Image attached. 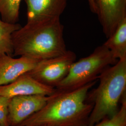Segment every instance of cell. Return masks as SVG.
I'll list each match as a JSON object with an SVG mask.
<instances>
[{"label": "cell", "instance_id": "obj_1", "mask_svg": "<svg viewBox=\"0 0 126 126\" xmlns=\"http://www.w3.org/2000/svg\"><path fill=\"white\" fill-rule=\"evenodd\" d=\"M96 80L72 90H56L44 107L18 126H84L93 108L87 102Z\"/></svg>", "mask_w": 126, "mask_h": 126}, {"label": "cell", "instance_id": "obj_2", "mask_svg": "<svg viewBox=\"0 0 126 126\" xmlns=\"http://www.w3.org/2000/svg\"><path fill=\"white\" fill-rule=\"evenodd\" d=\"M60 18L27 23L12 34L13 56L41 60L67 51Z\"/></svg>", "mask_w": 126, "mask_h": 126}, {"label": "cell", "instance_id": "obj_3", "mask_svg": "<svg viewBox=\"0 0 126 126\" xmlns=\"http://www.w3.org/2000/svg\"><path fill=\"white\" fill-rule=\"evenodd\" d=\"M97 87L89 92L87 102L93 104L87 125L92 126L114 115L120 100L126 95V58L104 70L98 77Z\"/></svg>", "mask_w": 126, "mask_h": 126}, {"label": "cell", "instance_id": "obj_4", "mask_svg": "<svg viewBox=\"0 0 126 126\" xmlns=\"http://www.w3.org/2000/svg\"><path fill=\"white\" fill-rule=\"evenodd\" d=\"M118 60L103 45L98 46L90 55L73 63L67 76L55 89L72 90L96 80L104 70Z\"/></svg>", "mask_w": 126, "mask_h": 126}, {"label": "cell", "instance_id": "obj_5", "mask_svg": "<svg viewBox=\"0 0 126 126\" xmlns=\"http://www.w3.org/2000/svg\"><path fill=\"white\" fill-rule=\"evenodd\" d=\"M76 58L74 52L67 50L62 55L41 60L27 73L41 83L55 88L67 76Z\"/></svg>", "mask_w": 126, "mask_h": 126}, {"label": "cell", "instance_id": "obj_6", "mask_svg": "<svg viewBox=\"0 0 126 126\" xmlns=\"http://www.w3.org/2000/svg\"><path fill=\"white\" fill-rule=\"evenodd\" d=\"M49 96L29 95L16 96L10 99L8 107L9 126H18L43 108Z\"/></svg>", "mask_w": 126, "mask_h": 126}, {"label": "cell", "instance_id": "obj_7", "mask_svg": "<svg viewBox=\"0 0 126 126\" xmlns=\"http://www.w3.org/2000/svg\"><path fill=\"white\" fill-rule=\"evenodd\" d=\"M104 34L108 38L126 18V0H94Z\"/></svg>", "mask_w": 126, "mask_h": 126}, {"label": "cell", "instance_id": "obj_8", "mask_svg": "<svg viewBox=\"0 0 126 126\" xmlns=\"http://www.w3.org/2000/svg\"><path fill=\"white\" fill-rule=\"evenodd\" d=\"M56 91L54 87L41 83L28 73L21 75L11 83L0 86V95L9 98L20 95L50 96Z\"/></svg>", "mask_w": 126, "mask_h": 126}, {"label": "cell", "instance_id": "obj_9", "mask_svg": "<svg viewBox=\"0 0 126 126\" xmlns=\"http://www.w3.org/2000/svg\"><path fill=\"white\" fill-rule=\"evenodd\" d=\"M40 60L25 57L14 59L7 54L0 56V86L15 81L36 66Z\"/></svg>", "mask_w": 126, "mask_h": 126}, {"label": "cell", "instance_id": "obj_10", "mask_svg": "<svg viewBox=\"0 0 126 126\" xmlns=\"http://www.w3.org/2000/svg\"><path fill=\"white\" fill-rule=\"evenodd\" d=\"M27 5V23L60 18L67 0H24Z\"/></svg>", "mask_w": 126, "mask_h": 126}, {"label": "cell", "instance_id": "obj_11", "mask_svg": "<svg viewBox=\"0 0 126 126\" xmlns=\"http://www.w3.org/2000/svg\"><path fill=\"white\" fill-rule=\"evenodd\" d=\"M118 60L126 58V18L103 44Z\"/></svg>", "mask_w": 126, "mask_h": 126}, {"label": "cell", "instance_id": "obj_12", "mask_svg": "<svg viewBox=\"0 0 126 126\" xmlns=\"http://www.w3.org/2000/svg\"><path fill=\"white\" fill-rule=\"evenodd\" d=\"M21 27L17 23H10L0 20V56H13L12 34Z\"/></svg>", "mask_w": 126, "mask_h": 126}, {"label": "cell", "instance_id": "obj_13", "mask_svg": "<svg viewBox=\"0 0 126 126\" xmlns=\"http://www.w3.org/2000/svg\"><path fill=\"white\" fill-rule=\"evenodd\" d=\"M21 0H0V15L2 21L10 23H17Z\"/></svg>", "mask_w": 126, "mask_h": 126}, {"label": "cell", "instance_id": "obj_14", "mask_svg": "<svg viewBox=\"0 0 126 126\" xmlns=\"http://www.w3.org/2000/svg\"><path fill=\"white\" fill-rule=\"evenodd\" d=\"M122 105L116 114L111 118L105 119L92 126H126V97L123 96Z\"/></svg>", "mask_w": 126, "mask_h": 126}, {"label": "cell", "instance_id": "obj_15", "mask_svg": "<svg viewBox=\"0 0 126 126\" xmlns=\"http://www.w3.org/2000/svg\"><path fill=\"white\" fill-rule=\"evenodd\" d=\"M10 99L0 95V126H9L8 122V107Z\"/></svg>", "mask_w": 126, "mask_h": 126}, {"label": "cell", "instance_id": "obj_16", "mask_svg": "<svg viewBox=\"0 0 126 126\" xmlns=\"http://www.w3.org/2000/svg\"><path fill=\"white\" fill-rule=\"evenodd\" d=\"M87 0L89 5L90 10L93 13L96 14V6L95 4L94 0Z\"/></svg>", "mask_w": 126, "mask_h": 126}, {"label": "cell", "instance_id": "obj_17", "mask_svg": "<svg viewBox=\"0 0 126 126\" xmlns=\"http://www.w3.org/2000/svg\"></svg>", "mask_w": 126, "mask_h": 126}, {"label": "cell", "instance_id": "obj_18", "mask_svg": "<svg viewBox=\"0 0 126 126\" xmlns=\"http://www.w3.org/2000/svg\"></svg>", "mask_w": 126, "mask_h": 126}]
</instances>
